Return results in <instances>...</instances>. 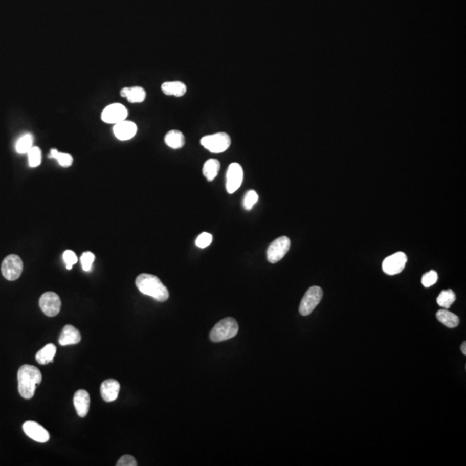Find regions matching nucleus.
Masks as SVG:
<instances>
[{
    "label": "nucleus",
    "mask_w": 466,
    "mask_h": 466,
    "mask_svg": "<svg viewBox=\"0 0 466 466\" xmlns=\"http://www.w3.org/2000/svg\"><path fill=\"white\" fill-rule=\"evenodd\" d=\"M120 95L123 98H125L130 103L144 102L146 98V92L141 86H132V87H124L120 91Z\"/></svg>",
    "instance_id": "17"
},
{
    "label": "nucleus",
    "mask_w": 466,
    "mask_h": 466,
    "mask_svg": "<svg viewBox=\"0 0 466 466\" xmlns=\"http://www.w3.org/2000/svg\"><path fill=\"white\" fill-rule=\"evenodd\" d=\"M120 390V384L119 382L114 379H107L103 382L100 386V393L103 400L106 403H110L116 400L119 396Z\"/></svg>",
    "instance_id": "14"
},
{
    "label": "nucleus",
    "mask_w": 466,
    "mask_h": 466,
    "mask_svg": "<svg viewBox=\"0 0 466 466\" xmlns=\"http://www.w3.org/2000/svg\"><path fill=\"white\" fill-rule=\"evenodd\" d=\"M213 242V236L208 232H202L199 237H197L195 243L199 248L204 249L209 246Z\"/></svg>",
    "instance_id": "29"
},
{
    "label": "nucleus",
    "mask_w": 466,
    "mask_h": 466,
    "mask_svg": "<svg viewBox=\"0 0 466 466\" xmlns=\"http://www.w3.org/2000/svg\"><path fill=\"white\" fill-rule=\"evenodd\" d=\"M455 301V293L452 290H443L437 298L438 305L445 309L450 308Z\"/></svg>",
    "instance_id": "23"
},
{
    "label": "nucleus",
    "mask_w": 466,
    "mask_h": 466,
    "mask_svg": "<svg viewBox=\"0 0 466 466\" xmlns=\"http://www.w3.org/2000/svg\"><path fill=\"white\" fill-rule=\"evenodd\" d=\"M28 158H29V164L31 168H36L38 167L41 163V151L38 147H32L29 151H28Z\"/></svg>",
    "instance_id": "26"
},
{
    "label": "nucleus",
    "mask_w": 466,
    "mask_h": 466,
    "mask_svg": "<svg viewBox=\"0 0 466 466\" xmlns=\"http://www.w3.org/2000/svg\"><path fill=\"white\" fill-rule=\"evenodd\" d=\"M291 242L287 237H280L274 240L267 250V259L271 263H276L284 257L290 251Z\"/></svg>",
    "instance_id": "7"
},
{
    "label": "nucleus",
    "mask_w": 466,
    "mask_h": 466,
    "mask_svg": "<svg viewBox=\"0 0 466 466\" xmlns=\"http://www.w3.org/2000/svg\"><path fill=\"white\" fill-rule=\"evenodd\" d=\"M24 270V263L17 255H9L4 259L1 271L4 277L8 281H15L19 278Z\"/></svg>",
    "instance_id": "6"
},
{
    "label": "nucleus",
    "mask_w": 466,
    "mask_h": 466,
    "mask_svg": "<svg viewBox=\"0 0 466 466\" xmlns=\"http://www.w3.org/2000/svg\"><path fill=\"white\" fill-rule=\"evenodd\" d=\"M50 158H54L58 162L59 164L63 167V168H69L72 165L74 159L71 154H66V153H61L59 152L57 149H52L50 150Z\"/></svg>",
    "instance_id": "25"
},
{
    "label": "nucleus",
    "mask_w": 466,
    "mask_h": 466,
    "mask_svg": "<svg viewBox=\"0 0 466 466\" xmlns=\"http://www.w3.org/2000/svg\"><path fill=\"white\" fill-rule=\"evenodd\" d=\"M205 149L212 153H222L229 149L232 144L230 136L226 132H218L212 135L205 136L201 140Z\"/></svg>",
    "instance_id": "4"
},
{
    "label": "nucleus",
    "mask_w": 466,
    "mask_h": 466,
    "mask_svg": "<svg viewBox=\"0 0 466 466\" xmlns=\"http://www.w3.org/2000/svg\"><path fill=\"white\" fill-rule=\"evenodd\" d=\"M63 260L66 263V269L69 271L72 269L73 265L78 262V257L74 251H66L63 253Z\"/></svg>",
    "instance_id": "31"
},
{
    "label": "nucleus",
    "mask_w": 466,
    "mask_h": 466,
    "mask_svg": "<svg viewBox=\"0 0 466 466\" xmlns=\"http://www.w3.org/2000/svg\"><path fill=\"white\" fill-rule=\"evenodd\" d=\"M39 306L45 315L49 317H55L61 310V299L55 293L46 292L41 295L39 301Z\"/></svg>",
    "instance_id": "8"
},
{
    "label": "nucleus",
    "mask_w": 466,
    "mask_h": 466,
    "mask_svg": "<svg viewBox=\"0 0 466 466\" xmlns=\"http://www.w3.org/2000/svg\"><path fill=\"white\" fill-rule=\"evenodd\" d=\"M81 335L80 331L71 325H66L61 331V336L59 338V344L65 345H76L80 342Z\"/></svg>",
    "instance_id": "16"
},
{
    "label": "nucleus",
    "mask_w": 466,
    "mask_h": 466,
    "mask_svg": "<svg viewBox=\"0 0 466 466\" xmlns=\"http://www.w3.org/2000/svg\"><path fill=\"white\" fill-rule=\"evenodd\" d=\"M323 297V290L321 287L314 286L308 289L301 300L299 311L303 316H307L315 310Z\"/></svg>",
    "instance_id": "5"
},
{
    "label": "nucleus",
    "mask_w": 466,
    "mask_h": 466,
    "mask_svg": "<svg viewBox=\"0 0 466 466\" xmlns=\"http://www.w3.org/2000/svg\"><path fill=\"white\" fill-rule=\"evenodd\" d=\"M74 404L77 412L78 415L80 417L86 416L90 408V395L88 392L80 389L75 392L74 396Z\"/></svg>",
    "instance_id": "15"
},
{
    "label": "nucleus",
    "mask_w": 466,
    "mask_h": 466,
    "mask_svg": "<svg viewBox=\"0 0 466 466\" xmlns=\"http://www.w3.org/2000/svg\"><path fill=\"white\" fill-rule=\"evenodd\" d=\"M438 280V274L434 271H431L428 273L424 274L422 276L421 283L425 287H429L435 284Z\"/></svg>",
    "instance_id": "30"
},
{
    "label": "nucleus",
    "mask_w": 466,
    "mask_h": 466,
    "mask_svg": "<svg viewBox=\"0 0 466 466\" xmlns=\"http://www.w3.org/2000/svg\"><path fill=\"white\" fill-rule=\"evenodd\" d=\"M220 169V163L217 159H209L203 166V174L208 182H212L218 175Z\"/></svg>",
    "instance_id": "22"
},
{
    "label": "nucleus",
    "mask_w": 466,
    "mask_h": 466,
    "mask_svg": "<svg viewBox=\"0 0 466 466\" xmlns=\"http://www.w3.org/2000/svg\"><path fill=\"white\" fill-rule=\"evenodd\" d=\"M137 131H138L137 124L131 121H127L126 119L114 124V135L119 140H130L137 134Z\"/></svg>",
    "instance_id": "13"
},
{
    "label": "nucleus",
    "mask_w": 466,
    "mask_h": 466,
    "mask_svg": "<svg viewBox=\"0 0 466 466\" xmlns=\"http://www.w3.org/2000/svg\"><path fill=\"white\" fill-rule=\"evenodd\" d=\"M461 350L463 352V355H466V343L463 342L461 345Z\"/></svg>",
    "instance_id": "33"
},
{
    "label": "nucleus",
    "mask_w": 466,
    "mask_h": 466,
    "mask_svg": "<svg viewBox=\"0 0 466 466\" xmlns=\"http://www.w3.org/2000/svg\"><path fill=\"white\" fill-rule=\"evenodd\" d=\"M163 94L168 96L182 97L187 93V86L182 81H166L161 86Z\"/></svg>",
    "instance_id": "18"
},
{
    "label": "nucleus",
    "mask_w": 466,
    "mask_h": 466,
    "mask_svg": "<svg viewBox=\"0 0 466 466\" xmlns=\"http://www.w3.org/2000/svg\"><path fill=\"white\" fill-rule=\"evenodd\" d=\"M408 257L404 252H396L386 257L383 262V271L389 276L401 273L404 270Z\"/></svg>",
    "instance_id": "9"
},
{
    "label": "nucleus",
    "mask_w": 466,
    "mask_h": 466,
    "mask_svg": "<svg viewBox=\"0 0 466 466\" xmlns=\"http://www.w3.org/2000/svg\"><path fill=\"white\" fill-rule=\"evenodd\" d=\"M136 285L142 294L150 296L156 301L163 302L168 300L169 293L158 276L141 274L136 279Z\"/></svg>",
    "instance_id": "2"
},
{
    "label": "nucleus",
    "mask_w": 466,
    "mask_h": 466,
    "mask_svg": "<svg viewBox=\"0 0 466 466\" xmlns=\"http://www.w3.org/2000/svg\"><path fill=\"white\" fill-rule=\"evenodd\" d=\"M128 116V110L124 105L115 103L108 105L104 109L101 114V119L107 124H116L124 121Z\"/></svg>",
    "instance_id": "10"
},
{
    "label": "nucleus",
    "mask_w": 466,
    "mask_h": 466,
    "mask_svg": "<svg viewBox=\"0 0 466 466\" xmlns=\"http://www.w3.org/2000/svg\"><path fill=\"white\" fill-rule=\"evenodd\" d=\"M94 259H95V256H94V253H92L90 251L84 252L81 257H80V262H81V265H82L83 271H91L92 265L94 263Z\"/></svg>",
    "instance_id": "28"
},
{
    "label": "nucleus",
    "mask_w": 466,
    "mask_h": 466,
    "mask_svg": "<svg viewBox=\"0 0 466 466\" xmlns=\"http://www.w3.org/2000/svg\"><path fill=\"white\" fill-rule=\"evenodd\" d=\"M166 144L172 149H181L185 145V137L180 130H172L166 134L164 138Z\"/></svg>",
    "instance_id": "19"
},
{
    "label": "nucleus",
    "mask_w": 466,
    "mask_h": 466,
    "mask_svg": "<svg viewBox=\"0 0 466 466\" xmlns=\"http://www.w3.org/2000/svg\"><path fill=\"white\" fill-rule=\"evenodd\" d=\"M24 432L28 437L39 443H45L50 439V433L42 426L36 421H26L23 425Z\"/></svg>",
    "instance_id": "12"
},
{
    "label": "nucleus",
    "mask_w": 466,
    "mask_h": 466,
    "mask_svg": "<svg viewBox=\"0 0 466 466\" xmlns=\"http://www.w3.org/2000/svg\"><path fill=\"white\" fill-rule=\"evenodd\" d=\"M42 375L38 368L30 364L20 367L17 372L18 391L23 398L31 399L36 391V385L41 384Z\"/></svg>",
    "instance_id": "1"
},
{
    "label": "nucleus",
    "mask_w": 466,
    "mask_h": 466,
    "mask_svg": "<svg viewBox=\"0 0 466 466\" xmlns=\"http://www.w3.org/2000/svg\"><path fill=\"white\" fill-rule=\"evenodd\" d=\"M436 317L438 319L439 322H441L443 325L449 327V328H454L457 327L459 324V318L457 315H454L452 312H450L447 309H440L437 314Z\"/></svg>",
    "instance_id": "21"
},
{
    "label": "nucleus",
    "mask_w": 466,
    "mask_h": 466,
    "mask_svg": "<svg viewBox=\"0 0 466 466\" xmlns=\"http://www.w3.org/2000/svg\"><path fill=\"white\" fill-rule=\"evenodd\" d=\"M117 466H137L138 463L135 458L132 456L124 455L119 458V461L117 462Z\"/></svg>",
    "instance_id": "32"
},
{
    "label": "nucleus",
    "mask_w": 466,
    "mask_h": 466,
    "mask_svg": "<svg viewBox=\"0 0 466 466\" xmlns=\"http://www.w3.org/2000/svg\"><path fill=\"white\" fill-rule=\"evenodd\" d=\"M238 324L233 318H225L210 332V340L213 342H222L234 338L238 332Z\"/></svg>",
    "instance_id": "3"
},
{
    "label": "nucleus",
    "mask_w": 466,
    "mask_h": 466,
    "mask_svg": "<svg viewBox=\"0 0 466 466\" xmlns=\"http://www.w3.org/2000/svg\"><path fill=\"white\" fill-rule=\"evenodd\" d=\"M257 201H258V194H257V192L254 190L248 191L246 193L243 201L245 209L248 210V211L252 209V207H254V205L257 203Z\"/></svg>",
    "instance_id": "27"
},
{
    "label": "nucleus",
    "mask_w": 466,
    "mask_h": 466,
    "mask_svg": "<svg viewBox=\"0 0 466 466\" xmlns=\"http://www.w3.org/2000/svg\"><path fill=\"white\" fill-rule=\"evenodd\" d=\"M243 180V170L242 166L237 163L230 164L227 173V190L233 193L242 185Z\"/></svg>",
    "instance_id": "11"
},
{
    "label": "nucleus",
    "mask_w": 466,
    "mask_h": 466,
    "mask_svg": "<svg viewBox=\"0 0 466 466\" xmlns=\"http://www.w3.org/2000/svg\"><path fill=\"white\" fill-rule=\"evenodd\" d=\"M34 138L31 134H25L17 140L16 150L19 154H25L33 147Z\"/></svg>",
    "instance_id": "24"
},
{
    "label": "nucleus",
    "mask_w": 466,
    "mask_h": 466,
    "mask_svg": "<svg viewBox=\"0 0 466 466\" xmlns=\"http://www.w3.org/2000/svg\"><path fill=\"white\" fill-rule=\"evenodd\" d=\"M55 353H56V346L54 344H48L36 353V362L41 365L50 364L53 362Z\"/></svg>",
    "instance_id": "20"
}]
</instances>
